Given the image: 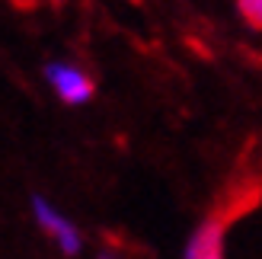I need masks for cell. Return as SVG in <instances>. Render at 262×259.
<instances>
[{
    "mask_svg": "<svg viewBox=\"0 0 262 259\" xmlns=\"http://www.w3.org/2000/svg\"><path fill=\"white\" fill-rule=\"evenodd\" d=\"M29 208H32V221H35V227L42 230V234L61 250V256H68V259H71V256H80V250H83L80 227H77L55 202L35 192V196L29 199Z\"/></svg>",
    "mask_w": 262,
    "mask_h": 259,
    "instance_id": "cell-1",
    "label": "cell"
},
{
    "mask_svg": "<svg viewBox=\"0 0 262 259\" xmlns=\"http://www.w3.org/2000/svg\"><path fill=\"white\" fill-rule=\"evenodd\" d=\"M42 77L51 87V93H55L64 106H86V102L96 96V80L80 68V64L45 61L42 64Z\"/></svg>",
    "mask_w": 262,
    "mask_h": 259,
    "instance_id": "cell-2",
    "label": "cell"
},
{
    "mask_svg": "<svg viewBox=\"0 0 262 259\" xmlns=\"http://www.w3.org/2000/svg\"><path fill=\"white\" fill-rule=\"evenodd\" d=\"M224 234H227V218L208 214L189 234L182 259H224Z\"/></svg>",
    "mask_w": 262,
    "mask_h": 259,
    "instance_id": "cell-3",
    "label": "cell"
},
{
    "mask_svg": "<svg viewBox=\"0 0 262 259\" xmlns=\"http://www.w3.org/2000/svg\"><path fill=\"white\" fill-rule=\"evenodd\" d=\"M237 10L253 29L262 32V0H237Z\"/></svg>",
    "mask_w": 262,
    "mask_h": 259,
    "instance_id": "cell-4",
    "label": "cell"
},
{
    "mask_svg": "<svg viewBox=\"0 0 262 259\" xmlns=\"http://www.w3.org/2000/svg\"><path fill=\"white\" fill-rule=\"evenodd\" d=\"M96 259H119V256H115V253H99Z\"/></svg>",
    "mask_w": 262,
    "mask_h": 259,
    "instance_id": "cell-5",
    "label": "cell"
},
{
    "mask_svg": "<svg viewBox=\"0 0 262 259\" xmlns=\"http://www.w3.org/2000/svg\"><path fill=\"white\" fill-rule=\"evenodd\" d=\"M51 4H61V0H51Z\"/></svg>",
    "mask_w": 262,
    "mask_h": 259,
    "instance_id": "cell-6",
    "label": "cell"
}]
</instances>
